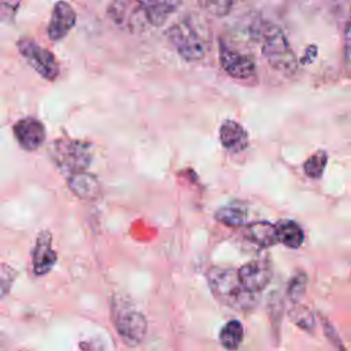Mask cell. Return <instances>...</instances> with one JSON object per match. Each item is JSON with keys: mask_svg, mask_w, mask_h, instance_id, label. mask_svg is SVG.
I'll use <instances>...</instances> for the list:
<instances>
[{"mask_svg": "<svg viewBox=\"0 0 351 351\" xmlns=\"http://www.w3.org/2000/svg\"><path fill=\"white\" fill-rule=\"evenodd\" d=\"M166 37L186 62L202 60L211 48V30L207 21L196 14H184L166 30Z\"/></svg>", "mask_w": 351, "mask_h": 351, "instance_id": "cell-1", "label": "cell"}, {"mask_svg": "<svg viewBox=\"0 0 351 351\" xmlns=\"http://www.w3.org/2000/svg\"><path fill=\"white\" fill-rule=\"evenodd\" d=\"M207 281L217 300L233 310L248 311L259 302V293L247 291L234 269L211 267L207 271Z\"/></svg>", "mask_w": 351, "mask_h": 351, "instance_id": "cell-2", "label": "cell"}, {"mask_svg": "<svg viewBox=\"0 0 351 351\" xmlns=\"http://www.w3.org/2000/svg\"><path fill=\"white\" fill-rule=\"evenodd\" d=\"M262 53L270 67L278 73L292 75L298 69L296 55L287 36L273 23H266L262 29Z\"/></svg>", "mask_w": 351, "mask_h": 351, "instance_id": "cell-3", "label": "cell"}, {"mask_svg": "<svg viewBox=\"0 0 351 351\" xmlns=\"http://www.w3.org/2000/svg\"><path fill=\"white\" fill-rule=\"evenodd\" d=\"M52 162L62 170L70 174L85 171L93 156L90 144L80 140L59 138L51 143L48 148Z\"/></svg>", "mask_w": 351, "mask_h": 351, "instance_id": "cell-4", "label": "cell"}, {"mask_svg": "<svg viewBox=\"0 0 351 351\" xmlns=\"http://www.w3.org/2000/svg\"><path fill=\"white\" fill-rule=\"evenodd\" d=\"M16 45L19 53L44 80L55 81L58 78L59 64L56 62L55 55L49 49L41 47L30 38H22L18 41Z\"/></svg>", "mask_w": 351, "mask_h": 351, "instance_id": "cell-5", "label": "cell"}, {"mask_svg": "<svg viewBox=\"0 0 351 351\" xmlns=\"http://www.w3.org/2000/svg\"><path fill=\"white\" fill-rule=\"evenodd\" d=\"M114 324L118 336L129 347L138 346L147 335V319L134 308H119Z\"/></svg>", "mask_w": 351, "mask_h": 351, "instance_id": "cell-6", "label": "cell"}, {"mask_svg": "<svg viewBox=\"0 0 351 351\" xmlns=\"http://www.w3.org/2000/svg\"><path fill=\"white\" fill-rule=\"evenodd\" d=\"M218 58L221 67L236 80H245L255 74V62L251 56L232 49L226 43H218Z\"/></svg>", "mask_w": 351, "mask_h": 351, "instance_id": "cell-7", "label": "cell"}, {"mask_svg": "<svg viewBox=\"0 0 351 351\" xmlns=\"http://www.w3.org/2000/svg\"><path fill=\"white\" fill-rule=\"evenodd\" d=\"M14 136L19 147L25 151H34L45 140V126L34 117H25L12 126Z\"/></svg>", "mask_w": 351, "mask_h": 351, "instance_id": "cell-8", "label": "cell"}, {"mask_svg": "<svg viewBox=\"0 0 351 351\" xmlns=\"http://www.w3.org/2000/svg\"><path fill=\"white\" fill-rule=\"evenodd\" d=\"M243 287L254 293H259L271 280V269L265 261H251L237 270Z\"/></svg>", "mask_w": 351, "mask_h": 351, "instance_id": "cell-9", "label": "cell"}, {"mask_svg": "<svg viewBox=\"0 0 351 351\" xmlns=\"http://www.w3.org/2000/svg\"><path fill=\"white\" fill-rule=\"evenodd\" d=\"M75 21L77 15L74 8L67 1H56L48 23V37L52 41H60L74 27Z\"/></svg>", "mask_w": 351, "mask_h": 351, "instance_id": "cell-10", "label": "cell"}, {"mask_svg": "<svg viewBox=\"0 0 351 351\" xmlns=\"http://www.w3.org/2000/svg\"><path fill=\"white\" fill-rule=\"evenodd\" d=\"M182 0H138L144 19L152 26H162L181 5Z\"/></svg>", "mask_w": 351, "mask_h": 351, "instance_id": "cell-11", "label": "cell"}, {"mask_svg": "<svg viewBox=\"0 0 351 351\" xmlns=\"http://www.w3.org/2000/svg\"><path fill=\"white\" fill-rule=\"evenodd\" d=\"M56 262V252L52 248V236L43 230L36 240L33 250V270L36 276H45Z\"/></svg>", "mask_w": 351, "mask_h": 351, "instance_id": "cell-12", "label": "cell"}, {"mask_svg": "<svg viewBox=\"0 0 351 351\" xmlns=\"http://www.w3.org/2000/svg\"><path fill=\"white\" fill-rule=\"evenodd\" d=\"M219 141L230 152H241L248 144V134L243 125L233 119H225L219 126Z\"/></svg>", "mask_w": 351, "mask_h": 351, "instance_id": "cell-13", "label": "cell"}, {"mask_svg": "<svg viewBox=\"0 0 351 351\" xmlns=\"http://www.w3.org/2000/svg\"><path fill=\"white\" fill-rule=\"evenodd\" d=\"M67 186L77 197L85 200L95 199L100 193V182L97 177L86 170L70 174L67 178Z\"/></svg>", "mask_w": 351, "mask_h": 351, "instance_id": "cell-14", "label": "cell"}, {"mask_svg": "<svg viewBox=\"0 0 351 351\" xmlns=\"http://www.w3.org/2000/svg\"><path fill=\"white\" fill-rule=\"evenodd\" d=\"M278 243H282L285 247L296 250L304 241V233L302 228L292 219H281L276 223Z\"/></svg>", "mask_w": 351, "mask_h": 351, "instance_id": "cell-15", "label": "cell"}, {"mask_svg": "<svg viewBox=\"0 0 351 351\" xmlns=\"http://www.w3.org/2000/svg\"><path fill=\"white\" fill-rule=\"evenodd\" d=\"M248 234L251 240L259 247H271L278 243L276 225L267 221H256L248 225Z\"/></svg>", "mask_w": 351, "mask_h": 351, "instance_id": "cell-16", "label": "cell"}, {"mask_svg": "<svg viewBox=\"0 0 351 351\" xmlns=\"http://www.w3.org/2000/svg\"><path fill=\"white\" fill-rule=\"evenodd\" d=\"M244 328L240 321L232 319L226 322L219 332V341L228 351H236L243 343Z\"/></svg>", "mask_w": 351, "mask_h": 351, "instance_id": "cell-17", "label": "cell"}, {"mask_svg": "<svg viewBox=\"0 0 351 351\" xmlns=\"http://www.w3.org/2000/svg\"><path fill=\"white\" fill-rule=\"evenodd\" d=\"M215 219L221 223L232 228H237L245 223L247 219V210L243 204L230 203L217 210Z\"/></svg>", "mask_w": 351, "mask_h": 351, "instance_id": "cell-18", "label": "cell"}, {"mask_svg": "<svg viewBox=\"0 0 351 351\" xmlns=\"http://www.w3.org/2000/svg\"><path fill=\"white\" fill-rule=\"evenodd\" d=\"M328 152L324 151V149H319L317 152H314L311 156H308L306 159V162L303 163V170H304V174L310 178H319L322 174H324V170L328 165Z\"/></svg>", "mask_w": 351, "mask_h": 351, "instance_id": "cell-19", "label": "cell"}, {"mask_svg": "<svg viewBox=\"0 0 351 351\" xmlns=\"http://www.w3.org/2000/svg\"><path fill=\"white\" fill-rule=\"evenodd\" d=\"M289 318L293 324H296L303 330H313L314 324H315L313 313L307 307L300 306V304L293 306L289 310Z\"/></svg>", "mask_w": 351, "mask_h": 351, "instance_id": "cell-20", "label": "cell"}, {"mask_svg": "<svg viewBox=\"0 0 351 351\" xmlns=\"http://www.w3.org/2000/svg\"><path fill=\"white\" fill-rule=\"evenodd\" d=\"M200 8L214 16H226L232 8V0H197Z\"/></svg>", "mask_w": 351, "mask_h": 351, "instance_id": "cell-21", "label": "cell"}, {"mask_svg": "<svg viewBox=\"0 0 351 351\" xmlns=\"http://www.w3.org/2000/svg\"><path fill=\"white\" fill-rule=\"evenodd\" d=\"M306 284H307V276L303 271L296 273L288 284L287 293H288L289 299L293 302H298L306 291Z\"/></svg>", "mask_w": 351, "mask_h": 351, "instance_id": "cell-22", "label": "cell"}, {"mask_svg": "<svg viewBox=\"0 0 351 351\" xmlns=\"http://www.w3.org/2000/svg\"><path fill=\"white\" fill-rule=\"evenodd\" d=\"M15 277L16 273L10 265L0 263V303L8 295Z\"/></svg>", "mask_w": 351, "mask_h": 351, "instance_id": "cell-23", "label": "cell"}, {"mask_svg": "<svg viewBox=\"0 0 351 351\" xmlns=\"http://www.w3.org/2000/svg\"><path fill=\"white\" fill-rule=\"evenodd\" d=\"M21 1L19 0H0V21L11 22L14 21Z\"/></svg>", "mask_w": 351, "mask_h": 351, "instance_id": "cell-24", "label": "cell"}, {"mask_svg": "<svg viewBox=\"0 0 351 351\" xmlns=\"http://www.w3.org/2000/svg\"><path fill=\"white\" fill-rule=\"evenodd\" d=\"M324 328H325V333H326V336L329 337V340H332V343H333L339 350L346 351V348L343 347L341 341L339 340V337H337V335H336L335 329L332 328V325H330V324H328V322H326V319H324Z\"/></svg>", "mask_w": 351, "mask_h": 351, "instance_id": "cell-25", "label": "cell"}, {"mask_svg": "<svg viewBox=\"0 0 351 351\" xmlns=\"http://www.w3.org/2000/svg\"><path fill=\"white\" fill-rule=\"evenodd\" d=\"M344 53H346V62L348 63L350 59V26L348 23L346 25V30H344Z\"/></svg>", "mask_w": 351, "mask_h": 351, "instance_id": "cell-26", "label": "cell"}]
</instances>
